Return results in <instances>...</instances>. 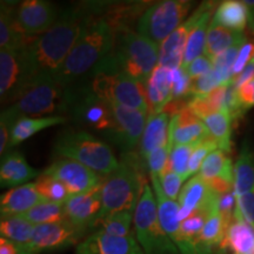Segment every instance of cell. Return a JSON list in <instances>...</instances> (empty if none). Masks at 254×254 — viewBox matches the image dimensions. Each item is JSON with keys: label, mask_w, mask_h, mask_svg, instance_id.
Here are the masks:
<instances>
[{"label": "cell", "mask_w": 254, "mask_h": 254, "mask_svg": "<svg viewBox=\"0 0 254 254\" xmlns=\"http://www.w3.org/2000/svg\"><path fill=\"white\" fill-rule=\"evenodd\" d=\"M94 19L93 14L82 8L69 7L60 12L53 26L25 49L33 78L56 74Z\"/></svg>", "instance_id": "1"}, {"label": "cell", "mask_w": 254, "mask_h": 254, "mask_svg": "<svg viewBox=\"0 0 254 254\" xmlns=\"http://www.w3.org/2000/svg\"><path fill=\"white\" fill-rule=\"evenodd\" d=\"M116 32L106 19H94L73 46L67 58L56 73L65 86H71L86 77L114 49Z\"/></svg>", "instance_id": "2"}, {"label": "cell", "mask_w": 254, "mask_h": 254, "mask_svg": "<svg viewBox=\"0 0 254 254\" xmlns=\"http://www.w3.org/2000/svg\"><path fill=\"white\" fill-rule=\"evenodd\" d=\"M82 84L92 93L111 104H119L142 113H150L145 87L123 72L112 55L98 64Z\"/></svg>", "instance_id": "3"}, {"label": "cell", "mask_w": 254, "mask_h": 254, "mask_svg": "<svg viewBox=\"0 0 254 254\" xmlns=\"http://www.w3.org/2000/svg\"><path fill=\"white\" fill-rule=\"evenodd\" d=\"M68 87L55 74L37 75L28 82L13 104L1 112L15 124L21 117L59 116L67 113Z\"/></svg>", "instance_id": "4"}, {"label": "cell", "mask_w": 254, "mask_h": 254, "mask_svg": "<svg viewBox=\"0 0 254 254\" xmlns=\"http://www.w3.org/2000/svg\"><path fill=\"white\" fill-rule=\"evenodd\" d=\"M53 152L60 158L84 165L101 177H107L119 166L112 148L85 129H66L59 133Z\"/></svg>", "instance_id": "5"}, {"label": "cell", "mask_w": 254, "mask_h": 254, "mask_svg": "<svg viewBox=\"0 0 254 254\" xmlns=\"http://www.w3.org/2000/svg\"><path fill=\"white\" fill-rule=\"evenodd\" d=\"M146 184L141 165L136 159L132 160L124 155L118 168L104 178L101 185L103 207L99 219L123 211L134 213Z\"/></svg>", "instance_id": "6"}, {"label": "cell", "mask_w": 254, "mask_h": 254, "mask_svg": "<svg viewBox=\"0 0 254 254\" xmlns=\"http://www.w3.org/2000/svg\"><path fill=\"white\" fill-rule=\"evenodd\" d=\"M114 32L116 40L111 55L123 72L145 87L159 65L160 45L127 27Z\"/></svg>", "instance_id": "7"}, {"label": "cell", "mask_w": 254, "mask_h": 254, "mask_svg": "<svg viewBox=\"0 0 254 254\" xmlns=\"http://www.w3.org/2000/svg\"><path fill=\"white\" fill-rule=\"evenodd\" d=\"M67 114L85 131L99 133L107 140L116 131L112 104L92 93L82 82H75L68 87Z\"/></svg>", "instance_id": "8"}, {"label": "cell", "mask_w": 254, "mask_h": 254, "mask_svg": "<svg viewBox=\"0 0 254 254\" xmlns=\"http://www.w3.org/2000/svg\"><path fill=\"white\" fill-rule=\"evenodd\" d=\"M133 222L136 241L144 254H182L159 221L157 199L148 183L135 208Z\"/></svg>", "instance_id": "9"}, {"label": "cell", "mask_w": 254, "mask_h": 254, "mask_svg": "<svg viewBox=\"0 0 254 254\" xmlns=\"http://www.w3.org/2000/svg\"><path fill=\"white\" fill-rule=\"evenodd\" d=\"M192 1L164 0L155 2L142 12L136 21V32L161 45L185 21Z\"/></svg>", "instance_id": "10"}, {"label": "cell", "mask_w": 254, "mask_h": 254, "mask_svg": "<svg viewBox=\"0 0 254 254\" xmlns=\"http://www.w3.org/2000/svg\"><path fill=\"white\" fill-rule=\"evenodd\" d=\"M25 49L0 50V98L2 104H13L33 79Z\"/></svg>", "instance_id": "11"}, {"label": "cell", "mask_w": 254, "mask_h": 254, "mask_svg": "<svg viewBox=\"0 0 254 254\" xmlns=\"http://www.w3.org/2000/svg\"><path fill=\"white\" fill-rule=\"evenodd\" d=\"M59 180L69 195L84 194L103 185L104 178L84 165L60 158L43 172Z\"/></svg>", "instance_id": "12"}, {"label": "cell", "mask_w": 254, "mask_h": 254, "mask_svg": "<svg viewBox=\"0 0 254 254\" xmlns=\"http://www.w3.org/2000/svg\"><path fill=\"white\" fill-rule=\"evenodd\" d=\"M59 14L57 6L45 0H26L15 7V21L19 30L31 40L49 31Z\"/></svg>", "instance_id": "13"}, {"label": "cell", "mask_w": 254, "mask_h": 254, "mask_svg": "<svg viewBox=\"0 0 254 254\" xmlns=\"http://www.w3.org/2000/svg\"><path fill=\"white\" fill-rule=\"evenodd\" d=\"M112 107L116 119V131L110 138V141L125 153L131 152L135 146L140 144L148 116L119 104H112Z\"/></svg>", "instance_id": "14"}, {"label": "cell", "mask_w": 254, "mask_h": 254, "mask_svg": "<svg viewBox=\"0 0 254 254\" xmlns=\"http://www.w3.org/2000/svg\"><path fill=\"white\" fill-rule=\"evenodd\" d=\"M85 233L86 231L77 227L68 220L39 225L34 228L30 245L37 253L63 250L77 244Z\"/></svg>", "instance_id": "15"}, {"label": "cell", "mask_w": 254, "mask_h": 254, "mask_svg": "<svg viewBox=\"0 0 254 254\" xmlns=\"http://www.w3.org/2000/svg\"><path fill=\"white\" fill-rule=\"evenodd\" d=\"M218 194L204 179L196 174L184 185L178 202L180 205L182 222L195 212H212L218 209Z\"/></svg>", "instance_id": "16"}, {"label": "cell", "mask_w": 254, "mask_h": 254, "mask_svg": "<svg viewBox=\"0 0 254 254\" xmlns=\"http://www.w3.org/2000/svg\"><path fill=\"white\" fill-rule=\"evenodd\" d=\"M204 8L205 2L200 5L199 7L196 8L179 27H178L163 44H161L159 65L170 69L182 67L187 40H189L190 32L194 28L195 24L198 23L199 18L201 17Z\"/></svg>", "instance_id": "17"}, {"label": "cell", "mask_w": 254, "mask_h": 254, "mask_svg": "<svg viewBox=\"0 0 254 254\" xmlns=\"http://www.w3.org/2000/svg\"><path fill=\"white\" fill-rule=\"evenodd\" d=\"M66 218L84 231L92 230L101 213V186L84 194L71 195L64 204Z\"/></svg>", "instance_id": "18"}, {"label": "cell", "mask_w": 254, "mask_h": 254, "mask_svg": "<svg viewBox=\"0 0 254 254\" xmlns=\"http://www.w3.org/2000/svg\"><path fill=\"white\" fill-rule=\"evenodd\" d=\"M152 189H153L155 199H157L158 217L161 226L171 240L176 244L179 252L185 253V244L182 238V220H180V205L177 200L170 199L161 189L159 177L150 174Z\"/></svg>", "instance_id": "19"}, {"label": "cell", "mask_w": 254, "mask_h": 254, "mask_svg": "<svg viewBox=\"0 0 254 254\" xmlns=\"http://www.w3.org/2000/svg\"><path fill=\"white\" fill-rule=\"evenodd\" d=\"M77 254H144L133 236L113 237L92 232L77 246Z\"/></svg>", "instance_id": "20"}, {"label": "cell", "mask_w": 254, "mask_h": 254, "mask_svg": "<svg viewBox=\"0 0 254 254\" xmlns=\"http://www.w3.org/2000/svg\"><path fill=\"white\" fill-rule=\"evenodd\" d=\"M49 201L40 194L34 183L14 187L4 193L0 198V213L1 218L15 217L27 213L41 202Z\"/></svg>", "instance_id": "21"}, {"label": "cell", "mask_w": 254, "mask_h": 254, "mask_svg": "<svg viewBox=\"0 0 254 254\" xmlns=\"http://www.w3.org/2000/svg\"><path fill=\"white\" fill-rule=\"evenodd\" d=\"M173 125L174 145L200 144L211 138L204 122L186 106L171 118Z\"/></svg>", "instance_id": "22"}, {"label": "cell", "mask_w": 254, "mask_h": 254, "mask_svg": "<svg viewBox=\"0 0 254 254\" xmlns=\"http://www.w3.org/2000/svg\"><path fill=\"white\" fill-rule=\"evenodd\" d=\"M150 114L163 112L172 101V69L158 65L145 84Z\"/></svg>", "instance_id": "23"}, {"label": "cell", "mask_w": 254, "mask_h": 254, "mask_svg": "<svg viewBox=\"0 0 254 254\" xmlns=\"http://www.w3.org/2000/svg\"><path fill=\"white\" fill-rule=\"evenodd\" d=\"M218 250L221 254H254V227L236 212Z\"/></svg>", "instance_id": "24"}, {"label": "cell", "mask_w": 254, "mask_h": 254, "mask_svg": "<svg viewBox=\"0 0 254 254\" xmlns=\"http://www.w3.org/2000/svg\"><path fill=\"white\" fill-rule=\"evenodd\" d=\"M41 173L43 172L30 166L20 152H11L2 157L0 165V185L2 189H14L28 184L34 178H39Z\"/></svg>", "instance_id": "25"}, {"label": "cell", "mask_w": 254, "mask_h": 254, "mask_svg": "<svg viewBox=\"0 0 254 254\" xmlns=\"http://www.w3.org/2000/svg\"><path fill=\"white\" fill-rule=\"evenodd\" d=\"M171 118L172 117L166 111H163L158 114H148L144 134H142L140 145H139L140 146V157L144 163L152 151L168 142Z\"/></svg>", "instance_id": "26"}, {"label": "cell", "mask_w": 254, "mask_h": 254, "mask_svg": "<svg viewBox=\"0 0 254 254\" xmlns=\"http://www.w3.org/2000/svg\"><path fill=\"white\" fill-rule=\"evenodd\" d=\"M33 40L28 39L19 30L15 21V7L1 1L0 7V50H23Z\"/></svg>", "instance_id": "27"}, {"label": "cell", "mask_w": 254, "mask_h": 254, "mask_svg": "<svg viewBox=\"0 0 254 254\" xmlns=\"http://www.w3.org/2000/svg\"><path fill=\"white\" fill-rule=\"evenodd\" d=\"M66 116H49V117H21L12 127L9 147H14L20 142L27 140L36 133L47 129L52 126L63 125L67 123Z\"/></svg>", "instance_id": "28"}, {"label": "cell", "mask_w": 254, "mask_h": 254, "mask_svg": "<svg viewBox=\"0 0 254 254\" xmlns=\"http://www.w3.org/2000/svg\"><path fill=\"white\" fill-rule=\"evenodd\" d=\"M214 9V2H205V8L201 17L199 18L198 23L195 24L194 28L190 32L189 40H187L185 55H184V62L182 67H186L189 64L201 57L205 53L206 40H207V33L209 25L212 21V15Z\"/></svg>", "instance_id": "29"}, {"label": "cell", "mask_w": 254, "mask_h": 254, "mask_svg": "<svg viewBox=\"0 0 254 254\" xmlns=\"http://www.w3.org/2000/svg\"><path fill=\"white\" fill-rule=\"evenodd\" d=\"M250 20V6H247L245 1H238V0L222 1L215 9L212 18L213 23L238 32H243Z\"/></svg>", "instance_id": "30"}, {"label": "cell", "mask_w": 254, "mask_h": 254, "mask_svg": "<svg viewBox=\"0 0 254 254\" xmlns=\"http://www.w3.org/2000/svg\"><path fill=\"white\" fill-rule=\"evenodd\" d=\"M246 36L243 32H238L230 30L220 25L211 21L209 25L207 40H206L205 47V56H207L209 59H215L225 51H227L231 47H233L237 44H245Z\"/></svg>", "instance_id": "31"}, {"label": "cell", "mask_w": 254, "mask_h": 254, "mask_svg": "<svg viewBox=\"0 0 254 254\" xmlns=\"http://www.w3.org/2000/svg\"><path fill=\"white\" fill-rule=\"evenodd\" d=\"M234 165L226 152L217 150L212 152L200 168L199 176L206 183L227 182L233 184Z\"/></svg>", "instance_id": "32"}, {"label": "cell", "mask_w": 254, "mask_h": 254, "mask_svg": "<svg viewBox=\"0 0 254 254\" xmlns=\"http://www.w3.org/2000/svg\"><path fill=\"white\" fill-rule=\"evenodd\" d=\"M233 174V192L236 196L246 194L254 189V152L246 142L234 164Z\"/></svg>", "instance_id": "33"}, {"label": "cell", "mask_w": 254, "mask_h": 254, "mask_svg": "<svg viewBox=\"0 0 254 254\" xmlns=\"http://www.w3.org/2000/svg\"><path fill=\"white\" fill-rule=\"evenodd\" d=\"M232 119L231 113L227 111H218L202 119L211 138L217 141L219 150L226 153L231 151Z\"/></svg>", "instance_id": "34"}, {"label": "cell", "mask_w": 254, "mask_h": 254, "mask_svg": "<svg viewBox=\"0 0 254 254\" xmlns=\"http://www.w3.org/2000/svg\"><path fill=\"white\" fill-rule=\"evenodd\" d=\"M134 221V213L128 211L117 212L98 219L92 230L93 232H103L105 234L113 237H129L132 222Z\"/></svg>", "instance_id": "35"}, {"label": "cell", "mask_w": 254, "mask_h": 254, "mask_svg": "<svg viewBox=\"0 0 254 254\" xmlns=\"http://www.w3.org/2000/svg\"><path fill=\"white\" fill-rule=\"evenodd\" d=\"M36 226L21 215L1 218L0 234L1 238L19 244H30Z\"/></svg>", "instance_id": "36"}, {"label": "cell", "mask_w": 254, "mask_h": 254, "mask_svg": "<svg viewBox=\"0 0 254 254\" xmlns=\"http://www.w3.org/2000/svg\"><path fill=\"white\" fill-rule=\"evenodd\" d=\"M21 217H24L34 226L67 220L64 204H57L52 201L41 202Z\"/></svg>", "instance_id": "37"}, {"label": "cell", "mask_w": 254, "mask_h": 254, "mask_svg": "<svg viewBox=\"0 0 254 254\" xmlns=\"http://www.w3.org/2000/svg\"><path fill=\"white\" fill-rule=\"evenodd\" d=\"M174 146V138H173V125L172 123L170 124V138L168 142L160 147L155 148L152 151L146 158L145 163L147 166L150 174H155V176L160 178L167 171L168 161H170V155L172 152Z\"/></svg>", "instance_id": "38"}, {"label": "cell", "mask_w": 254, "mask_h": 254, "mask_svg": "<svg viewBox=\"0 0 254 254\" xmlns=\"http://www.w3.org/2000/svg\"><path fill=\"white\" fill-rule=\"evenodd\" d=\"M34 184H36L37 190H39L40 194L49 201L57 202V204H65L66 200L71 196L66 187L59 180L47 176V174L41 173V176L37 178Z\"/></svg>", "instance_id": "39"}, {"label": "cell", "mask_w": 254, "mask_h": 254, "mask_svg": "<svg viewBox=\"0 0 254 254\" xmlns=\"http://www.w3.org/2000/svg\"><path fill=\"white\" fill-rule=\"evenodd\" d=\"M199 144L174 145L170 155L168 167L166 172H176L185 178L189 168L190 158ZM186 180V179H185Z\"/></svg>", "instance_id": "40"}, {"label": "cell", "mask_w": 254, "mask_h": 254, "mask_svg": "<svg viewBox=\"0 0 254 254\" xmlns=\"http://www.w3.org/2000/svg\"><path fill=\"white\" fill-rule=\"evenodd\" d=\"M217 150H219L217 141L213 140L212 138L200 142V144L196 146V148L192 153V155H190L189 168H187L185 179H189V178L196 176V173L200 172V168H201L202 164H204V161L206 160V158H207L212 152Z\"/></svg>", "instance_id": "41"}, {"label": "cell", "mask_w": 254, "mask_h": 254, "mask_svg": "<svg viewBox=\"0 0 254 254\" xmlns=\"http://www.w3.org/2000/svg\"><path fill=\"white\" fill-rule=\"evenodd\" d=\"M222 85L225 84L220 78V75L214 69H212L207 74L202 75V77L195 79V80H192L190 99L193 97H200V95L211 93L212 91L219 86H222Z\"/></svg>", "instance_id": "42"}, {"label": "cell", "mask_w": 254, "mask_h": 254, "mask_svg": "<svg viewBox=\"0 0 254 254\" xmlns=\"http://www.w3.org/2000/svg\"><path fill=\"white\" fill-rule=\"evenodd\" d=\"M192 79L183 67L172 69V101L190 98Z\"/></svg>", "instance_id": "43"}, {"label": "cell", "mask_w": 254, "mask_h": 254, "mask_svg": "<svg viewBox=\"0 0 254 254\" xmlns=\"http://www.w3.org/2000/svg\"><path fill=\"white\" fill-rule=\"evenodd\" d=\"M159 182L165 194L170 199L177 200L183 190V183L185 182V178L176 172H165L159 178Z\"/></svg>", "instance_id": "44"}, {"label": "cell", "mask_w": 254, "mask_h": 254, "mask_svg": "<svg viewBox=\"0 0 254 254\" xmlns=\"http://www.w3.org/2000/svg\"><path fill=\"white\" fill-rule=\"evenodd\" d=\"M237 208L236 212L244 220L254 227V189L246 194L236 196Z\"/></svg>", "instance_id": "45"}, {"label": "cell", "mask_w": 254, "mask_h": 254, "mask_svg": "<svg viewBox=\"0 0 254 254\" xmlns=\"http://www.w3.org/2000/svg\"><path fill=\"white\" fill-rule=\"evenodd\" d=\"M236 208L237 198L233 190L218 196V212L228 225H230L232 220H233L234 213H236Z\"/></svg>", "instance_id": "46"}, {"label": "cell", "mask_w": 254, "mask_h": 254, "mask_svg": "<svg viewBox=\"0 0 254 254\" xmlns=\"http://www.w3.org/2000/svg\"><path fill=\"white\" fill-rule=\"evenodd\" d=\"M183 68L187 72V74L190 75L192 80H195V79L207 74L213 69V60L209 59L207 56L202 55Z\"/></svg>", "instance_id": "47"}, {"label": "cell", "mask_w": 254, "mask_h": 254, "mask_svg": "<svg viewBox=\"0 0 254 254\" xmlns=\"http://www.w3.org/2000/svg\"><path fill=\"white\" fill-rule=\"evenodd\" d=\"M237 101L239 114L243 116L244 112L254 106V79L246 82L244 86L237 90Z\"/></svg>", "instance_id": "48"}, {"label": "cell", "mask_w": 254, "mask_h": 254, "mask_svg": "<svg viewBox=\"0 0 254 254\" xmlns=\"http://www.w3.org/2000/svg\"><path fill=\"white\" fill-rule=\"evenodd\" d=\"M253 59H254V44L253 43L244 44L243 47H241L239 51V53H238L237 60L233 65V69H232L233 78L239 74V73L243 72V69L245 68Z\"/></svg>", "instance_id": "49"}, {"label": "cell", "mask_w": 254, "mask_h": 254, "mask_svg": "<svg viewBox=\"0 0 254 254\" xmlns=\"http://www.w3.org/2000/svg\"><path fill=\"white\" fill-rule=\"evenodd\" d=\"M0 254H37L30 244H19L0 238Z\"/></svg>", "instance_id": "50"}, {"label": "cell", "mask_w": 254, "mask_h": 254, "mask_svg": "<svg viewBox=\"0 0 254 254\" xmlns=\"http://www.w3.org/2000/svg\"><path fill=\"white\" fill-rule=\"evenodd\" d=\"M254 79V60H252L249 65L246 66L245 68L243 69V72L239 73V74L236 75L233 79H232L231 85L234 90H239L241 86Z\"/></svg>", "instance_id": "51"}, {"label": "cell", "mask_w": 254, "mask_h": 254, "mask_svg": "<svg viewBox=\"0 0 254 254\" xmlns=\"http://www.w3.org/2000/svg\"><path fill=\"white\" fill-rule=\"evenodd\" d=\"M251 24H252V30L254 32V19H252V21H251Z\"/></svg>", "instance_id": "52"}, {"label": "cell", "mask_w": 254, "mask_h": 254, "mask_svg": "<svg viewBox=\"0 0 254 254\" xmlns=\"http://www.w3.org/2000/svg\"><path fill=\"white\" fill-rule=\"evenodd\" d=\"M253 60H254V59H253Z\"/></svg>", "instance_id": "53"}]
</instances>
